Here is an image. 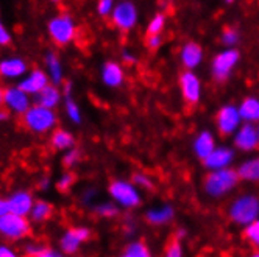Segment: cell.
<instances>
[{
  "mask_svg": "<svg viewBox=\"0 0 259 257\" xmlns=\"http://www.w3.org/2000/svg\"><path fill=\"white\" fill-rule=\"evenodd\" d=\"M30 94H27L25 90H22L19 86L16 87H8L5 90L4 95V105L10 109L11 113L16 114H24L27 109L31 106Z\"/></svg>",
  "mask_w": 259,
  "mask_h": 257,
  "instance_id": "cell-12",
  "label": "cell"
},
{
  "mask_svg": "<svg viewBox=\"0 0 259 257\" xmlns=\"http://www.w3.org/2000/svg\"><path fill=\"white\" fill-rule=\"evenodd\" d=\"M239 114L242 117V120L248 123L259 122V98L256 97L245 98L239 106Z\"/></svg>",
  "mask_w": 259,
  "mask_h": 257,
  "instance_id": "cell-22",
  "label": "cell"
},
{
  "mask_svg": "<svg viewBox=\"0 0 259 257\" xmlns=\"http://www.w3.org/2000/svg\"><path fill=\"white\" fill-rule=\"evenodd\" d=\"M4 95H5V90L2 89V86H0V106L4 105Z\"/></svg>",
  "mask_w": 259,
  "mask_h": 257,
  "instance_id": "cell-46",
  "label": "cell"
},
{
  "mask_svg": "<svg viewBox=\"0 0 259 257\" xmlns=\"http://www.w3.org/2000/svg\"><path fill=\"white\" fill-rule=\"evenodd\" d=\"M46 64H47V75L52 80L53 84H61L63 83V66L60 58L55 53H47L46 55Z\"/></svg>",
  "mask_w": 259,
  "mask_h": 257,
  "instance_id": "cell-24",
  "label": "cell"
},
{
  "mask_svg": "<svg viewBox=\"0 0 259 257\" xmlns=\"http://www.w3.org/2000/svg\"><path fill=\"white\" fill-rule=\"evenodd\" d=\"M242 117L239 114V108L233 105H227L219 109L217 117H215V125L217 130L222 136H231L234 131L240 126Z\"/></svg>",
  "mask_w": 259,
  "mask_h": 257,
  "instance_id": "cell-9",
  "label": "cell"
},
{
  "mask_svg": "<svg viewBox=\"0 0 259 257\" xmlns=\"http://www.w3.org/2000/svg\"><path fill=\"white\" fill-rule=\"evenodd\" d=\"M64 109H66V116L70 119V122H73L75 125H80L83 117H81V109L77 105V101L72 97H66V103H64Z\"/></svg>",
  "mask_w": 259,
  "mask_h": 257,
  "instance_id": "cell-28",
  "label": "cell"
},
{
  "mask_svg": "<svg viewBox=\"0 0 259 257\" xmlns=\"http://www.w3.org/2000/svg\"><path fill=\"white\" fill-rule=\"evenodd\" d=\"M122 60H123V63H126V64H135L136 63V57L133 53H130V52H123L122 53Z\"/></svg>",
  "mask_w": 259,
  "mask_h": 257,
  "instance_id": "cell-42",
  "label": "cell"
},
{
  "mask_svg": "<svg viewBox=\"0 0 259 257\" xmlns=\"http://www.w3.org/2000/svg\"><path fill=\"white\" fill-rule=\"evenodd\" d=\"M25 252L28 255H33V257H57V255H61V252L53 251L52 248L44 246V245H27Z\"/></svg>",
  "mask_w": 259,
  "mask_h": 257,
  "instance_id": "cell-30",
  "label": "cell"
},
{
  "mask_svg": "<svg viewBox=\"0 0 259 257\" xmlns=\"http://www.w3.org/2000/svg\"><path fill=\"white\" fill-rule=\"evenodd\" d=\"M123 69L114 61H108L102 67V81L108 87H119L123 83Z\"/></svg>",
  "mask_w": 259,
  "mask_h": 257,
  "instance_id": "cell-19",
  "label": "cell"
},
{
  "mask_svg": "<svg viewBox=\"0 0 259 257\" xmlns=\"http://www.w3.org/2000/svg\"><path fill=\"white\" fill-rule=\"evenodd\" d=\"M138 8L130 0H122L120 4L114 5L113 13H111V21L122 31H130L135 28V25L138 24Z\"/></svg>",
  "mask_w": 259,
  "mask_h": 257,
  "instance_id": "cell-8",
  "label": "cell"
},
{
  "mask_svg": "<svg viewBox=\"0 0 259 257\" xmlns=\"http://www.w3.org/2000/svg\"><path fill=\"white\" fill-rule=\"evenodd\" d=\"M10 44H11V33L4 25V22L0 21V47H7Z\"/></svg>",
  "mask_w": 259,
  "mask_h": 257,
  "instance_id": "cell-40",
  "label": "cell"
},
{
  "mask_svg": "<svg viewBox=\"0 0 259 257\" xmlns=\"http://www.w3.org/2000/svg\"><path fill=\"white\" fill-rule=\"evenodd\" d=\"M57 114L53 113V109L41 106V105H33L22 114V122L28 128L30 131L36 134H46L50 130H53L57 125Z\"/></svg>",
  "mask_w": 259,
  "mask_h": 257,
  "instance_id": "cell-2",
  "label": "cell"
},
{
  "mask_svg": "<svg viewBox=\"0 0 259 257\" xmlns=\"http://www.w3.org/2000/svg\"><path fill=\"white\" fill-rule=\"evenodd\" d=\"M245 238L253 246L259 248V218L245 228Z\"/></svg>",
  "mask_w": 259,
  "mask_h": 257,
  "instance_id": "cell-32",
  "label": "cell"
},
{
  "mask_svg": "<svg viewBox=\"0 0 259 257\" xmlns=\"http://www.w3.org/2000/svg\"><path fill=\"white\" fill-rule=\"evenodd\" d=\"M236 172L239 175V179L250 181V182L259 181V158H253L245 161L244 164H240Z\"/></svg>",
  "mask_w": 259,
  "mask_h": 257,
  "instance_id": "cell-25",
  "label": "cell"
},
{
  "mask_svg": "<svg viewBox=\"0 0 259 257\" xmlns=\"http://www.w3.org/2000/svg\"><path fill=\"white\" fill-rule=\"evenodd\" d=\"M164 27H165V16L162 13H158L152 17V21L149 22L147 34H161Z\"/></svg>",
  "mask_w": 259,
  "mask_h": 257,
  "instance_id": "cell-31",
  "label": "cell"
},
{
  "mask_svg": "<svg viewBox=\"0 0 259 257\" xmlns=\"http://www.w3.org/2000/svg\"><path fill=\"white\" fill-rule=\"evenodd\" d=\"M123 255L125 257H149L150 255V251H149V246H147L144 242H132L123 251Z\"/></svg>",
  "mask_w": 259,
  "mask_h": 257,
  "instance_id": "cell-29",
  "label": "cell"
},
{
  "mask_svg": "<svg viewBox=\"0 0 259 257\" xmlns=\"http://www.w3.org/2000/svg\"><path fill=\"white\" fill-rule=\"evenodd\" d=\"M133 184L136 187H141L145 190H153V181L150 179V176H147L144 173H135L133 175Z\"/></svg>",
  "mask_w": 259,
  "mask_h": 257,
  "instance_id": "cell-36",
  "label": "cell"
},
{
  "mask_svg": "<svg viewBox=\"0 0 259 257\" xmlns=\"http://www.w3.org/2000/svg\"><path fill=\"white\" fill-rule=\"evenodd\" d=\"M16 252L11 251V248L5 246V245H0V257H14Z\"/></svg>",
  "mask_w": 259,
  "mask_h": 257,
  "instance_id": "cell-43",
  "label": "cell"
},
{
  "mask_svg": "<svg viewBox=\"0 0 259 257\" xmlns=\"http://www.w3.org/2000/svg\"><path fill=\"white\" fill-rule=\"evenodd\" d=\"M52 145L57 150H69L72 146H75V139L69 131L60 128V130H55L52 133Z\"/></svg>",
  "mask_w": 259,
  "mask_h": 257,
  "instance_id": "cell-26",
  "label": "cell"
},
{
  "mask_svg": "<svg viewBox=\"0 0 259 257\" xmlns=\"http://www.w3.org/2000/svg\"><path fill=\"white\" fill-rule=\"evenodd\" d=\"M234 159V151L228 146H215V148L203 159L205 161V165L209 170H219V169H225L233 162Z\"/></svg>",
  "mask_w": 259,
  "mask_h": 257,
  "instance_id": "cell-15",
  "label": "cell"
},
{
  "mask_svg": "<svg viewBox=\"0 0 259 257\" xmlns=\"http://www.w3.org/2000/svg\"><path fill=\"white\" fill-rule=\"evenodd\" d=\"M53 214V206L49 204L47 201H36L33 204V209L30 212V217L34 223H42L52 217Z\"/></svg>",
  "mask_w": 259,
  "mask_h": 257,
  "instance_id": "cell-27",
  "label": "cell"
},
{
  "mask_svg": "<svg viewBox=\"0 0 259 257\" xmlns=\"http://www.w3.org/2000/svg\"><path fill=\"white\" fill-rule=\"evenodd\" d=\"M215 148V140L214 136L209 131H201L194 142V153L197 158H200L201 161L205 159L212 150Z\"/></svg>",
  "mask_w": 259,
  "mask_h": 257,
  "instance_id": "cell-21",
  "label": "cell"
},
{
  "mask_svg": "<svg viewBox=\"0 0 259 257\" xmlns=\"http://www.w3.org/2000/svg\"><path fill=\"white\" fill-rule=\"evenodd\" d=\"M27 73V63L22 58H5L0 61V75L5 78H21Z\"/></svg>",
  "mask_w": 259,
  "mask_h": 257,
  "instance_id": "cell-18",
  "label": "cell"
},
{
  "mask_svg": "<svg viewBox=\"0 0 259 257\" xmlns=\"http://www.w3.org/2000/svg\"><path fill=\"white\" fill-rule=\"evenodd\" d=\"M47 30H49L52 41L57 45H60V47L70 44L77 36L75 21H73L69 14L55 16L53 19H50V22L47 25Z\"/></svg>",
  "mask_w": 259,
  "mask_h": 257,
  "instance_id": "cell-4",
  "label": "cell"
},
{
  "mask_svg": "<svg viewBox=\"0 0 259 257\" xmlns=\"http://www.w3.org/2000/svg\"><path fill=\"white\" fill-rule=\"evenodd\" d=\"M91 235V231L83 226H77L69 229L63 237H61V249L64 254H75L80 246L88 240Z\"/></svg>",
  "mask_w": 259,
  "mask_h": 257,
  "instance_id": "cell-13",
  "label": "cell"
},
{
  "mask_svg": "<svg viewBox=\"0 0 259 257\" xmlns=\"http://www.w3.org/2000/svg\"><path fill=\"white\" fill-rule=\"evenodd\" d=\"M180 87H181V95H183L184 101L189 105L198 103V100L201 97V83L192 70H186L184 73H181Z\"/></svg>",
  "mask_w": 259,
  "mask_h": 257,
  "instance_id": "cell-11",
  "label": "cell"
},
{
  "mask_svg": "<svg viewBox=\"0 0 259 257\" xmlns=\"http://www.w3.org/2000/svg\"><path fill=\"white\" fill-rule=\"evenodd\" d=\"M234 146L240 151H253L259 146L257 130L253 123L245 122L234 131Z\"/></svg>",
  "mask_w": 259,
  "mask_h": 257,
  "instance_id": "cell-10",
  "label": "cell"
},
{
  "mask_svg": "<svg viewBox=\"0 0 259 257\" xmlns=\"http://www.w3.org/2000/svg\"><path fill=\"white\" fill-rule=\"evenodd\" d=\"M80 158H81V153H80V150H77V148H69L66 153H64V156H63V165L66 169H72V167H75V165L80 162Z\"/></svg>",
  "mask_w": 259,
  "mask_h": 257,
  "instance_id": "cell-33",
  "label": "cell"
},
{
  "mask_svg": "<svg viewBox=\"0 0 259 257\" xmlns=\"http://www.w3.org/2000/svg\"><path fill=\"white\" fill-rule=\"evenodd\" d=\"M36 103L41 105V106H46V108H50V109H55L60 101H61V92L60 89L57 87V84H47L39 94H36Z\"/></svg>",
  "mask_w": 259,
  "mask_h": 257,
  "instance_id": "cell-20",
  "label": "cell"
},
{
  "mask_svg": "<svg viewBox=\"0 0 259 257\" xmlns=\"http://www.w3.org/2000/svg\"><path fill=\"white\" fill-rule=\"evenodd\" d=\"M10 212V206H8V199H2L0 198V217L4 214Z\"/></svg>",
  "mask_w": 259,
  "mask_h": 257,
  "instance_id": "cell-44",
  "label": "cell"
},
{
  "mask_svg": "<svg viewBox=\"0 0 259 257\" xmlns=\"http://www.w3.org/2000/svg\"><path fill=\"white\" fill-rule=\"evenodd\" d=\"M240 60V55L234 47H228L227 50H224L222 53H219L217 57L212 60V77L215 81H225L230 75L233 69L237 66Z\"/></svg>",
  "mask_w": 259,
  "mask_h": 257,
  "instance_id": "cell-7",
  "label": "cell"
},
{
  "mask_svg": "<svg viewBox=\"0 0 259 257\" xmlns=\"http://www.w3.org/2000/svg\"><path fill=\"white\" fill-rule=\"evenodd\" d=\"M239 182L237 172L225 167L219 170H211V173L205 178V190L212 198H220L230 193Z\"/></svg>",
  "mask_w": 259,
  "mask_h": 257,
  "instance_id": "cell-3",
  "label": "cell"
},
{
  "mask_svg": "<svg viewBox=\"0 0 259 257\" xmlns=\"http://www.w3.org/2000/svg\"><path fill=\"white\" fill-rule=\"evenodd\" d=\"M109 195L114 199V203L125 208L135 209L141 204V193L133 182H128L123 179L113 181L109 184Z\"/></svg>",
  "mask_w": 259,
  "mask_h": 257,
  "instance_id": "cell-5",
  "label": "cell"
},
{
  "mask_svg": "<svg viewBox=\"0 0 259 257\" xmlns=\"http://www.w3.org/2000/svg\"><path fill=\"white\" fill-rule=\"evenodd\" d=\"M165 249H167V251H165V255H167V257H181L183 255V248H181V245L178 242V237L174 238Z\"/></svg>",
  "mask_w": 259,
  "mask_h": 257,
  "instance_id": "cell-39",
  "label": "cell"
},
{
  "mask_svg": "<svg viewBox=\"0 0 259 257\" xmlns=\"http://www.w3.org/2000/svg\"><path fill=\"white\" fill-rule=\"evenodd\" d=\"M239 42V33L236 28H225L222 33V44L225 47H234Z\"/></svg>",
  "mask_w": 259,
  "mask_h": 257,
  "instance_id": "cell-34",
  "label": "cell"
},
{
  "mask_svg": "<svg viewBox=\"0 0 259 257\" xmlns=\"http://www.w3.org/2000/svg\"><path fill=\"white\" fill-rule=\"evenodd\" d=\"M256 130H257V137H259V125H257V128H256Z\"/></svg>",
  "mask_w": 259,
  "mask_h": 257,
  "instance_id": "cell-48",
  "label": "cell"
},
{
  "mask_svg": "<svg viewBox=\"0 0 259 257\" xmlns=\"http://www.w3.org/2000/svg\"><path fill=\"white\" fill-rule=\"evenodd\" d=\"M162 42V38H161V34H147V47H149L150 50H158L159 45Z\"/></svg>",
  "mask_w": 259,
  "mask_h": 257,
  "instance_id": "cell-41",
  "label": "cell"
},
{
  "mask_svg": "<svg viewBox=\"0 0 259 257\" xmlns=\"http://www.w3.org/2000/svg\"><path fill=\"white\" fill-rule=\"evenodd\" d=\"M34 204V199L30 192H16L8 198V206L10 212L17 214V215H30L31 209Z\"/></svg>",
  "mask_w": 259,
  "mask_h": 257,
  "instance_id": "cell-16",
  "label": "cell"
},
{
  "mask_svg": "<svg viewBox=\"0 0 259 257\" xmlns=\"http://www.w3.org/2000/svg\"><path fill=\"white\" fill-rule=\"evenodd\" d=\"M30 232V223L27 217L17 215L13 212H7L0 217V234L5 235L11 240H19L28 235Z\"/></svg>",
  "mask_w": 259,
  "mask_h": 257,
  "instance_id": "cell-6",
  "label": "cell"
},
{
  "mask_svg": "<svg viewBox=\"0 0 259 257\" xmlns=\"http://www.w3.org/2000/svg\"><path fill=\"white\" fill-rule=\"evenodd\" d=\"M231 222L240 226H248L259 218V196L253 193H244L237 196L228 211Z\"/></svg>",
  "mask_w": 259,
  "mask_h": 257,
  "instance_id": "cell-1",
  "label": "cell"
},
{
  "mask_svg": "<svg viewBox=\"0 0 259 257\" xmlns=\"http://www.w3.org/2000/svg\"><path fill=\"white\" fill-rule=\"evenodd\" d=\"M52 2H55V4H57V2H60V0H52Z\"/></svg>",
  "mask_w": 259,
  "mask_h": 257,
  "instance_id": "cell-49",
  "label": "cell"
},
{
  "mask_svg": "<svg viewBox=\"0 0 259 257\" xmlns=\"http://www.w3.org/2000/svg\"><path fill=\"white\" fill-rule=\"evenodd\" d=\"M8 119V113H5L4 109H0V122H4Z\"/></svg>",
  "mask_w": 259,
  "mask_h": 257,
  "instance_id": "cell-45",
  "label": "cell"
},
{
  "mask_svg": "<svg viewBox=\"0 0 259 257\" xmlns=\"http://www.w3.org/2000/svg\"><path fill=\"white\" fill-rule=\"evenodd\" d=\"M73 182H75V176H73V173L67 172L64 175H61V178L57 181V189L60 192H67L73 186Z\"/></svg>",
  "mask_w": 259,
  "mask_h": 257,
  "instance_id": "cell-37",
  "label": "cell"
},
{
  "mask_svg": "<svg viewBox=\"0 0 259 257\" xmlns=\"http://www.w3.org/2000/svg\"><path fill=\"white\" fill-rule=\"evenodd\" d=\"M96 212L100 215V217H105V218H111V217H116L119 209L116 206V203H102L99 206H96Z\"/></svg>",
  "mask_w": 259,
  "mask_h": 257,
  "instance_id": "cell-35",
  "label": "cell"
},
{
  "mask_svg": "<svg viewBox=\"0 0 259 257\" xmlns=\"http://www.w3.org/2000/svg\"><path fill=\"white\" fill-rule=\"evenodd\" d=\"M113 8H114V0H99L97 2V13L102 17L109 16L113 13Z\"/></svg>",
  "mask_w": 259,
  "mask_h": 257,
  "instance_id": "cell-38",
  "label": "cell"
},
{
  "mask_svg": "<svg viewBox=\"0 0 259 257\" xmlns=\"http://www.w3.org/2000/svg\"><path fill=\"white\" fill-rule=\"evenodd\" d=\"M49 81H50V78H49V75L44 70L34 69V70H31L28 73L27 77H24L21 80L19 87L22 90H25V92L30 94V95H36V94H39L41 90L49 84Z\"/></svg>",
  "mask_w": 259,
  "mask_h": 257,
  "instance_id": "cell-14",
  "label": "cell"
},
{
  "mask_svg": "<svg viewBox=\"0 0 259 257\" xmlns=\"http://www.w3.org/2000/svg\"><path fill=\"white\" fill-rule=\"evenodd\" d=\"M181 63L188 70H192L198 67L203 61V48L197 42H188L181 48Z\"/></svg>",
  "mask_w": 259,
  "mask_h": 257,
  "instance_id": "cell-17",
  "label": "cell"
},
{
  "mask_svg": "<svg viewBox=\"0 0 259 257\" xmlns=\"http://www.w3.org/2000/svg\"><path fill=\"white\" fill-rule=\"evenodd\" d=\"M172 218H174V209L170 206L155 208V209H150L149 212L145 214L147 222H149L150 225H155V226L169 223Z\"/></svg>",
  "mask_w": 259,
  "mask_h": 257,
  "instance_id": "cell-23",
  "label": "cell"
},
{
  "mask_svg": "<svg viewBox=\"0 0 259 257\" xmlns=\"http://www.w3.org/2000/svg\"><path fill=\"white\" fill-rule=\"evenodd\" d=\"M47 184H49V181H47V179H44V181L41 182V189H46V186H47Z\"/></svg>",
  "mask_w": 259,
  "mask_h": 257,
  "instance_id": "cell-47",
  "label": "cell"
}]
</instances>
